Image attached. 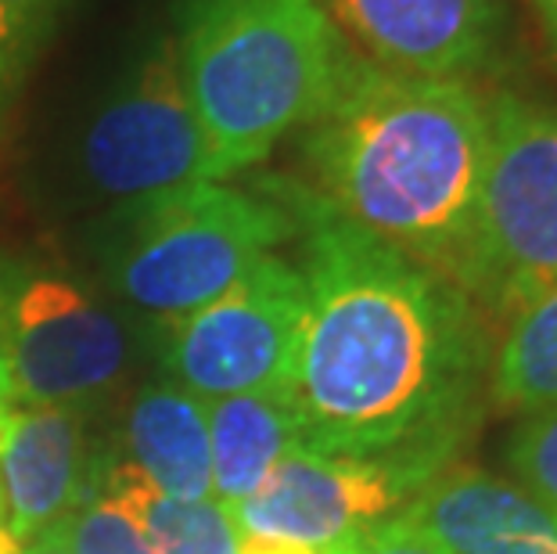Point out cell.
Returning <instances> with one entry per match:
<instances>
[{"label":"cell","mask_w":557,"mask_h":554,"mask_svg":"<svg viewBox=\"0 0 557 554\" xmlns=\"http://www.w3.org/2000/svg\"><path fill=\"white\" fill-rule=\"evenodd\" d=\"M15 404V393H11V379H8V368L4 360H0V407Z\"/></svg>","instance_id":"cell-25"},{"label":"cell","mask_w":557,"mask_h":554,"mask_svg":"<svg viewBox=\"0 0 557 554\" xmlns=\"http://www.w3.org/2000/svg\"><path fill=\"white\" fill-rule=\"evenodd\" d=\"M0 490L8 529L22 547L76 508L87 493V461L73 407L8 404L0 410Z\"/></svg>","instance_id":"cell-12"},{"label":"cell","mask_w":557,"mask_h":554,"mask_svg":"<svg viewBox=\"0 0 557 554\" xmlns=\"http://www.w3.org/2000/svg\"><path fill=\"white\" fill-rule=\"evenodd\" d=\"M22 554H73L65 544V537L58 533V526H51L47 533H40L37 540H29L26 547H22Z\"/></svg>","instance_id":"cell-22"},{"label":"cell","mask_w":557,"mask_h":554,"mask_svg":"<svg viewBox=\"0 0 557 554\" xmlns=\"http://www.w3.org/2000/svg\"><path fill=\"white\" fill-rule=\"evenodd\" d=\"M320 554H443V551L413 533L410 526H403L399 518H388V522L367 529V533L338 540V544H331Z\"/></svg>","instance_id":"cell-20"},{"label":"cell","mask_w":557,"mask_h":554,"mask_svg":"<svg viewBox=\"0 0 557 554\" xmlns=\"http://www.w3.org/2000/svg\"><path fill=\"white\" fill-rule=\"evenodd\" d=\"M209 446L212 501L234 512L245 497H252L284 454L302 446L288 389L209 399Z\"/></svg>","instance_id":"cell-14"},{"label":"cell","mask_w":557,"mask_h":554,"mask_svg":"<svg viewBox=\"0 0 557 554\" xmlns=\"http://www.w3.org/2000/svg\"><path fill=\"white\" fill-rule=\"evenodd\" d=\"M101 490L137 518L159 554H242V529L220 501L165 497L140 471L123 461L98 471Z\"/></svg>","instance_id":"cell-15"},{"label":"cell","mask_w":557,"mask_h":554,"mask_svg":"<svg viewBox=\"0 0 557 554\" xmlns=\"http://www.w3.org/2000/svg\"><path fill=\"white\" fill-rule=\"evenodd\" d=\"M302 310L299 267L274 253L216 299L162 328V368L201 399L288 389Z\"/></svg>","instance_id":"cell-9"},{"label":"cell","mask_w":557,"mask_h":554,"mask_svg":"<svg viewBox=\"0 0 557 554\" xmlns=\"http://www.w3.org/2000/svg\"><path fill=\"white\" fill-rule=\"evenodd\" d=\"M79 167L94 192L120 202L223 181L184 94L173 33L151 37L126 62L83 130Z\"/></svg>","instance_id":"cell-8"},{"label":"cell","mask_w":557,"mask_h":554,"mask_svg":"<svg viewBox=\"0 0 557 554\" xmlns=\"http://www.w3.org/2000/svg\"><path fill=\"white\" fill-rule=\"evenodd\" d=\"M485 382L496 407L518 418L557 410V285L504 321Z\"/></svg>","instance_id":"cell-16"},{"label":"cell","mask_w":557,"mask_h":554,"mask_svg":"<svg viewBox=\"0 0 557 554\" xmlns=\"http://www.w3.org/2000/svg\"><path fill=\"white\" fill-rule=\"evenodd\" d=\"M504 461L511 479L557 508V410L521 418L504 446Z\"/></svg>","instance_id":"cell-19"},{"label":"cell","mask_w":557,"mask_h":554,"mask_svg":"<svg viewBox=\"0 0 557 554\" xmlns=\"http://www.w3.org/2000/svg\"><path fill=\"white\" fill-rule=\"evenodd\" d=\"M532 8H536V15L543 22V29H547L550 44L557 47V0H532Z\"/></svg>","instance_id":"cell-23"},{"label":"cell","mask_w":557,"mask_h":554,"mask_svg":"<svg viewBox=\"0 0 557 554\" xmlns=\"http://www.w3.org/2000/svg\"><path fill=\"white\" fill-rule=\"evenodd\" d=\"M73 554H159L137 518L109 493H83V501L58 522Z\"/></svg>","instance_id":"cell-18"},{"label":"cell","mask_w":557,"mask_h":554,"mask_svg":"<svg viewBox=\"0 0 557 554\" xmlns=\"http://www.w3.org/2000/svg\"><path fill=\"white\" fill-rule=\"evenodd\" d=\"M73 0H0V94L37 65Z\"/></svg>","instance_id":"cell-17"},{"label":"cell","mask_w":557,"mask_h":554,"mask_svg":"<svg viewBox=\"0 0 557 554\" xmlns=\"http://www.w3.org/2000/svg\"><path fill=\"white\" fill-rule=\"evenodd\" d=\"M292 234V213L270 192L198 181L123 202L104 227V270L120 299L165 328L216 299Z\"/></svg>","instance_id":"cell-4"},{"label":"cell","mask_w":557,"mask_h":554,"mask_svg":"<svg viewBox=\"0 0 557 554\" xmlns=\"http://www.w3.org/2000/svg\"><path fill=\"white\" fill-rule=\"evenodd\" d=\"M349 47L407 76L468 79L500 47L504 0H324Z\"/></svg>","instance_id":"cell-10"},{"label":"cell","mask_w":557,"mask_h":554,"mask_svg":"<svg viewBox=\"0 0 557 554\" xmlns=\"http://www.w3.org/2000/svg\"><path fill=\"white\" fill-rule=\"evenodd\" d=\"M557 285V104L496 94L490 101L475 231L460 292L475 310L511 317Z\"/></svg>","instance_id":"cell-5"},{"label":"cell","mask_w":557,"mask_h":554,"mask_svg":"<svg viewBox=\"0 0 557 554\" xmlns=\"http://www.w3.org/2000/svg\"><path fill=\"white\" fill-rule=\"evenodd\" d=\"M0 410H4V407H0ZM0 522L8 526V512H4V490H0Z\"/></svg>","instance_id":"cell-26"},{"label":"cell","mask_w":557,"mask_h":554,"mask_svg":"<svg viewBox=\"0 0 557 554\" xmlns=\"http://www.w3.org/2000/svg\"><path fill=\"white\" fill-rule=\"evenodd\" d=\"M490 151V101L468 79H429L352 54L335 98L299 130L331 209L460 288Z\"/></svg>","instance_id":"cell-2"},{"label":"cell","mask_w":557,"mask_h":554,"mask_svg":"<svg viewBox=\"0 0 557 554\" xmlns=\"http://www.w3.org/2000/svg\"><path fill=\"white\" fill-rule=\"evenodd\" d=\"M396 518L443 554H557L554 504L479 468H443Z\"/></svg>","instance_id":"cell-11"},{"label":"cell","mask_w":557,"mask_h":554,"mask_svg":"<svg viewBox=\"0 0 557 554\" xmlns=\"http://www.w3.org/2000/svg\"><path fill=\"white\" fill-rule=\"evenodd\" d=\"M0 360L15 404L76 410L123 374L126 332L79 281L0 253Z\"/></svg>","instance_id":"cell-7"},{"label":"cell","mask_w":557,"mask_h":554,"mask_svg":"<svg viewBox=\"0 0 557 554\" xmlns=\"http://www.w3.org/2000/svg\"><path fill=\"white\" fill-rule=\"evenodd\" d=\"M460 440H429L377 454H320L295 446L234 508L242 533L327 551L396 518L443 468Z\"/></svg>","instance_id":"cell-6"},{"label":"cell","mask_w":557,"mask_h":554,"mask_svg":"<svg viewBox=\"0 0 557 554\" xmlns=\"http://www.w3.org/2000/svg\"><path fill=\"white\" fill-rule=\"evenodd\" d=\"M176 69L220 176L310 126L352 62L324 0H181Z\"/></svg>","instance_id":"cell-3"},{"label":"cell","mask_w":557,"mask_h":554,"mask_svg":"<svg viewBox=\"0 0 557 554\" xmlns=\"http://www.w3.org/2000/svg\"><path fill=\"white\" fill-rule=\"evenodd\" d=\"M242 554H320V551L306 544H292V540H277V537L242 533Z\"/></svg>","instance_id":"cell-21"},{"label":"cell","mask_w":557,"mask_h":554,"mask_svg":"<svg viewBox=\"0 0 557 554\" xmlns=\"http://www.w3.org/2000/svg\"><path fill=\"white\" fill-rule=\"evenodd\" d=\"M0 554H22V544L11 537V529L0 522Z\"/></svg>","instance_id":"cell-24"},{"label":"cell","mask_w":557,"mask_h":554,"mask_svg":"<svg viewBox=\"0 0 557 554\" xmlns=\"http://www.w3.org/2000/svg\"><path fill=\"white\" fill-rule=\"evenodd\" d=\"M123 440L129 465L165 497H212L209 399L176 382L145 385L126 410Z\"/></svg>","instance_id":"cell-13"},{"label":"cell","mask_w":557,"mask_h":554,"mask_svg":"<svg viewBox=\"0 0 557 554\" xmlns=\"http://www.w3.org/2000/svg\"><path fill=\"white\" fill-rule=\"evenodd\" d=\"M295 220L306 310L288 374L302 446L377 454L465 440L490 374L465 292L331 209L302 181H267Z\"/></svg>","instance_id":"cell-1"}]
</instances>
